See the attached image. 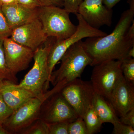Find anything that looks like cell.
Segmentation results:
<instances>
[{
    "label": "cell",
    "instance_id": "cell-1",
    "mask_svg": "<svg viewBox=\"0 0 134 134\" xmlns=\"http://www.w3.org/2000/svg\"><path fill=\"white\" fill-rule=\"evenodd\" d=\"M134 7L122 13L115 29L103 37L88 38L82 44L92 60V66L111 60H122L134 46V38L128 33L133 21Z\"/></svg>",
    "mask_w": 134,
    "mask_h": 134
},
{
    "label": "cell",
    "instance_id": "cell-2",
    "mask_svg": "<svg viewBox=\"0 0 134 134\" xmlns=\"http://www.w3.org/2000/svg\"><path fill=\"white\" fill-rule=\"evenodd\" d=\"M59 69L52 72L50 82L53 86L57 84L63 86L81 77L87 66H91L92 60L87 54L80 40L67 50L61 59Z\"/></svg>",
    "mask_w": 134,
    "mask_h": 134
},
{
    "label": "cell",
    "instance_id": "cell-3",
    "mask_svg": "<svg viewBox=\"0 0 134 134\" xmlns=\"http://www.w3.org/2000/svg\"><path fill=\"white\" fill-rule=\"evenodd\" d=\"M55 39L48 37L44 46L40 47L34 51L33 67L18 84L35 96L43 95L49 87L50 75L47 60L49 51Z\"/></svg>",
    "mask_w": 134,
    "mask_h": 134
},
{
    "label": "cell",
    "instance_id": "cell-4",
    "mask_svg": "<svg viewBox=\"0 0 134 134\" xmlns=\"http://www.w3.org/2000/svg\"><path fill=\"white\" fill-rule=\"evenodd\" d=\"M69 13L64 8L53 6L38 8V18L48 37L61 40L69 37L77 29L70 19Z\"/></svg>",
    "mask_w": 134,
    "mask_h": 134
},
{
    "label": "cell",
    "instance_id": "cell-5",
    "mask_svg": "<svg viewBox=\"0 0 134 134\" xmlns=\"http://www.w3.org/2000/svg\"><path fill=\"white\" fill-rule=\"evenodd\" d=\"M58 92L57 89L54 87L41 96L30 98L14 110L3 124V128L9 134H19L38 119L43 102Z\"/></svg>",
    "mask_w": 134,
    "mask_h": 134
},
{
    "label": "cell",
    "instance_id": "cell-6",
    "mask_svg": "<svg viewBox=\"0 0 134 134\" xmlns=\"http://www.w3.org/2000/svg\"><path fill=\"white\" fill-rule=\"evenodd\" d=\"M75 15L78 21L76 31L65 39H55L50 48L47 60L50 77L55 65L71 46L85 38L103 37L107 34L99 29L90 26L79 13Z\"/></svg>",
    "mask_w": 134,
    "mask_h": 134
},
{
    "label": "cell",
    "instance_id": "cell-7",
    "mask_svg": "<svg viewBox=\"0 0 134 134\" xmlns=\"http://www.w3.org/2000/svg\"><path fill=\"white\" fill-rule=\"evenodd\" d=\"M121 60H111L93 66L91 82L97 94L109 100L112 92L122 76Z\"/></svg>",
    "mask_w": 134,
    "mask_h": 134
},
{
    "label": "cell",
    "instance_id": "cell-8",
    "mask_svg": "<svg viewBox=\"0 0 134 134\" xmlns=\"http://www.w3.org/2000/svg\"><path fill=\"white\" fill-rule=\"evenodd\" d=\"M60 92L78 116L82 118L92 105L96 93L91 82L79 78L67 84Z\"/></svg>",
    "mask_w": 134,
    "mask_h": 134
},
{
    "label": "cell",
    "instance_id": "cell-9",
    "mask_svg": "<svg viewBox=\"0 0 134 134\" xmlns=\"http://www.w3.org/2000/svg\"><path fill=\"white\" fill-rule=\"evenodd\" d=\"M78 117L60 92H59L43 102L39 119L50 124L59 122H70Z\"/></svg>",
    "mask_w": 134,
    "mask_h": 134
},
{
    "label": "cell",
    "instance_id": "cell-10",
    "mask_svg": "<svg viewBox=\"0 0 134 134\" xmlns=\"http://www.w3.org/2000/svg\"><path fill=\"white\" fill-rule=\"evenodd\" d=\"M10 38L34 52L44 44L48 38L43 31L38 18L12 30Z\"/></svg>",
    "mask_w": 134,
    "mask_h": 134
},
{
    "label": "cell",
    "instance_id": "cell-11",
    "mask_svg": "<svg viewBox=\"0 0 134 134\" xmlns=\"http://www.w3.org/2000/svg\"><path fill=\"white\" fill-rule=\"evenodd\" d=\"M5 59L8 68L16 75L29 68L34 51L13 41L10 38L3 40Z\"/></svg>",
    "mask_w": 134,
    "mask_h": 134
},
{
    "label": "cell",
    "instance_id": "cell-12",
    "mask_svg": "<svg viewBox=\"0 0 134 134\" xmlns=\"http://www.w3.org/2000/svg\"><path fill=\"white\" fill-rule=\"evenodd\" d=\"M77 13L95 29H99L104 25L110 26L112 23V9L105 6L102 0H84Z\"/></svg>",
    "mask_w": 134,
    "mask_h": 134
},
{
    "label": "cell",
    "instance_id": "cell-13",
    "mask_svg": "<svg viewBox=\"0 0 134 134\" xmlns=\"http://www.w3.org/2000/svg\"><path fill=\"white\" fill-rule=\"evenodd\" d=\"M109 101L117 115L123 116L134 108V85L127 81L123 75L112 92Z\"/></svg>",
    "mask_w": 134,
    "mask_h": 134
},
{
    "label": "cell",
    "instance_id": "cell-14",
    "mask_svg": "<svg viewBox=\"0 0 134 134\" xmlns=\"http://www.w3.org/2000/svg\"><path fill=\"white\" fill-rule=\"evenodd\" d=\"M1 8L8 23L12 30L38 17L39 8H30L15 3L4 5L2 6Z\"/></svg>",
    "mask_w": 134,
    "mask_h": 134
},
{
    "label": "cell",
    "instance_id": "cell-15",
    "mask_svg": "<svg viewBox=\"0 0 134 134\" xmlns=\"http://www.w3.org/2000/svg\"><path fill=\"white\" fill-rule=\"evenodd\" d=\"M0 95L14 111L30 98L37 97L18 84L5 80H0Z\"/></svg>",
    "mask_w": 134,
    "mask_h": 134
},
{
    "label": "cell",
    "instance_id": "cell-16",
    "mask_svg": "<svg viewBox=\"0 0 134 134\" xmlns=\"http://www.w3.org/2000/svg\"><path fill=\"white\" fill-rule=\"evenodd\" d=\"M105 98L96 93L93 101V108L103 124H114L120 121L114 108L110 101Z\"/></svg>",
    "mask_w": 134,
    "mask_h": 134
},
{
    "label": "cell",
    "instance_id": "cell-17",
    "mask_svg": "<svg viewBox=\"0 0 134 134\" xmlns=\"http://www.w3.org/2000/svg\"><path fill=\"white\" fill-rule=\"evenodd\" d=\"M83 119L88 134L97 133L100 131L103 123L94 110L93 105L86 111Z\"/></svg>",
    "mask_w": 134,
    "mask_h": 134
},
{
    "label": "cell",
    "instance_id": "cell-18",
    "mask_svg": "<svg viewBox=\"0 0 134 134\" xmlns=\"http://www.w3.org/2000/svg\"><path fill=\"white\" fill-rule=\"evenodd\" d=\"M0 80H5L18 84L16 75L8 68L3 47V40L0 38Z\"/></svg>",
    "mask_w": 134,
    "mask_h": 134
},
{
    "label": "cell",
    "instance_id": "cell-19",
    "mask_svg": "<svg viewBox=\"0 0 134 134\" xmlns=\"http://www.w3.org/2000/svg\"><path fill=\"white\" fill-rule=\"evenodd\" d=\"M19 134H48V124L38 118Z\"/></svg>",
    "mask_w": 134,
    "mask_h": 134
},
{
    "label": "cell",
    "instance_id": "cell-20",
    "mask_svg": "<svg viewBox=\"0 0 134 134\" xmlns=\"http://www.w3.org/2000/svg\"><path fill=\"white\" fill-rule=\"evenodd\" d=\"M121 69L125 80L134 85V59L127 58L121 60Z\"/></svg>",
    "mask_w": 134,
    "mask_h": 134
},
{
    "label": "cell",
    "instance_id": "cell-21",
    "mask_svg": "<svg viewBox=\"0 0 134 134\" xmlns=\"http://www.w3.org/2000/svg\"><path fill=\"white\" fill-rule=\"evenodd\" d=\"M68 132V134H88L83 119L79 117L74 121L69 122Z\"/></svg>",
    "mask_w": 134,
    "mask_h": 134
},
{
    "label": "cell",
    "instance_id": "cell-22",
    "mask_svg": "<svg viewBox=\"0 0 134 134\" xmlns=\"http://www.w3.org/2000/svg\"><path fill=\"white\" fill-rule=\"evenodd\" d=\"M12 31L0 6V38L3 40L10 37Z\"/></svg>",
    "mask_w": 134,
    "mask_h": 134
},
{
    "label": "cell",
    "instance_id": "cell-23",
    "mask_svg": "<svg viewBox=\"0 0 134 134\" xmlns=\"http://www.w3.org/2000/svg\"><path fill=\"white\" fill-rule=\"evenodd\" d=\"M69 123L59 122L48 124V134H68Z\"/></svg>",
    "mask_w": 134,
    "mask_h": 134
},
{
    "label": "cell",
    "instance_id": "cell-24",
    "mask_svg": "<svg viewBox=\"0 0 134 134\" xmlns=\"http://www.w3.org/2000/svg\"><path fill=\"white\" fill-rule=\"evenodd\" d=\"M14 111L7 105L0 95V126H3V124L5 120Z\"/></svg>",
    "mask_w": 134,
    "mask_h": 134
},
{
    "label": "cell",
    "instance_id": "cell-25",
    "mask_svg": "<svg viewBox=\"0 0 134 134\" xmlns=\"http://www.w3.org/2000/svg\"><path fill=\"white\" fill-rule=\"evenodd\" d=\"M113 125L114 126V129L113 134H134V128L129 125L123 124L120 121L115 122Z\"/></svg>",
    "mask_w": 134,
    "mask_h": 134
},
{
    "label": "cell",
    "instance_id": "cell-26",
    "mask_svg": "<svg viewBox=\"0 0 134 134\" xmlns=\"http://www.w3.org/2000/svg\"><path fill=\"white\" fill-rule=\"evenodd\" d=\"M84 0H63V7L67 12L72 14H76L78 12L79 6Z\"/></svg>",
    "mask_w": 134,
    "mask_h": 134
},
{
    "label": "cell",
    "instance_id": "cell-27",
    "mask_svg": "<svg viewBox=\"0 0 134 134\" xmlns=\"http://www.w3.org/2000/svg\"><path fill=\"white\" fill-rule=\"evenodd\" d=\"M119 119L120 121L123 124L134 128V108L120 117Z\"/></svg>",
    "mask_w": 134,
    "mask_h": 134
},
{
    "label": "cell",
    "instance_id": "cell-28",
    "mask_svg": "<svg viewBox=\"0 0 134 134\" xmlns=\"http://www.w3.org/2000/svg\"><path fill=\"white\" fill-rule=\"evenodd\" d=\"M17 3L30 8H37L42 6L39 0H16Z\"/></svg>",
    "mask_w": 134,
    "mask_h": 134
},
{
    "label": "cell",
    "instance_id": "cell-29",
    "mask_svg": "<svg viewBox=\"0 0 134 134\" xmlns=\"http://www.w3.org/2000/svg\"><path fill=\"white\" fill-rule=\"evenodd\" d=\"M43 6H53L62 8L63 7V0H39Z\"/></svg>",
    "mask_w": 134,
    "mask_h": 134
},
{
    "label": "cell",
    "instance_id": "cell-30",
    "mask_svg": "<svg viewBox=\"0 0 134 134\" xmlns=\"http://www.w3.org/2000/svg\"><path fill=\"white\" fill-rule=\"evenodd\" d=\"M121 0H102L103 4L107 8L112 9Z\"/></svg>",
    "mask_w": 134,
    "mask_h": 134
},
{
    "label": "cell",
    "instance_id": "cell-31",
    "mask_svg": "<svg viewBox=\"0 0 134 134\" xmlns=\"http://www.w3.org/2000/svg\"><path fill=\"white\" fill-rule=\"evenodd\" d=\"M17 3L16 0H0V6L11 5Z\"/></svg>",
    "mask_w": 134,
    "mask_h": 134
},
{
    "label": "cell",
    "instance_id": "cell-32",
    "mask_svg": "<svg viewBox=\"0 0 134 134\" xmlns=\"http://www.w3.org/2000/svg\"><path fill=\"white\" fill-rule=\"evenodd\" d=\"M127 58H134V46L130 48L127 54Z\"/></svg>",
    "mask_w": 134,
    "mask_h": 134
},
{
    "label": "cell",
    "instance_id": "cell-33",
    "mask_svg": "<svg viewBox=\"0 0 134 134\" xmlns=\"http://www.w3.org/2000/svg\"><path fill=\"white\" fill-rule=\"evenodd\" d=\"M0 134H9V133L3 128V126H0Z\"/></svg>",
    "mask_w": 134,
    "mask_h": 134
}]
</instances>
